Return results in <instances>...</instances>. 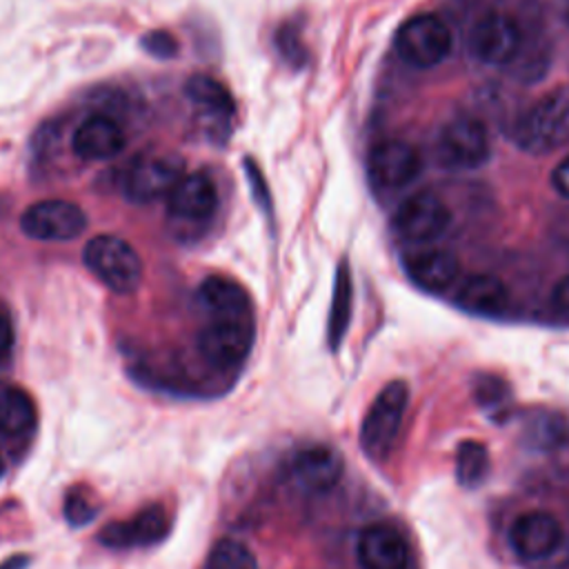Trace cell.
Segmentation results:
<instances>
[{"label":"cell","instance_id":"1","mask_svg":"<svg viewBox=\"0 0 569 569\" xmlns=\"http://www.w3.org/2000/svg\"><path fill=\"white\" fill-rule=\"evenodd\" d=\"M513 142L527 153H549L569 142V82L558 84L513 124Z\"/></svg>","mask_w":569,"mask_h":569},{"label":"cell","instance_id":"2","mask_svg":"<svg viewBox=\"0 0 569 569\" xmlns=\"http://www.w3.org/2000/svg\"><path fill=\"white\" fill-rule=\"evenodd\" d=\"M407 402L409 389L405 380H391L378 391V396L369 405L360 425V447L369 460L380 462L393 449Z\"/></svg>","mask_w":569,"mask_h":569},{"label":"cell","instance_id":"3","mask_svg":"<svg viewBox=\"0 0 569 569\" xmlns=\"http://www.w3.org/2000/svg\"><path fill=\"white\" fill-rule=\"evenodd\" d=\"M84 264L113 293H133L144 273L138 251L111 233L93 236L84 244Z\"/></svg>","mask_w":569,"mask_h":569},{"label":"cell","instance_id":"4","mask_svg":"<svg viewBox=\"0 0 569 569\" xmlns=\"http://www.w3.org/2000/svg\"><path fill=\"white\" fill-rule=\"evenodd\" d=\"M253 333V313H209L196 342L209 365L231 369L249 356Z\"/></svg>","mask_w":569,"mask_h":569},{"label":"cell","instance_id":"5","mask_svg":"<svg viewBox=\"0 0 569 569\" xmlns=\"http://www.w3.org/2000/svg\"><path fill=\"white\" fill-rule=\"evenodd\" d=\"M396 53L416 69H431L440 64L451 49L449 27L433 13L411 16L396 31Z\"/></svg>","mask_w":569,"mask_h":569},{"label":"cell","instance_id":"6","mask_svg":"<svg viewBox=\"0 0 569 569\" xmlns=\"http://www.w3.org/2000/svg\"><path fill=\"white\" fill-rule=\"evenodd\" d=\"M451 222L447 202L433 191H416L393 213L391 227L396 236L411 244H429L438 240Z\"/></svg>","mask_w":569,"mask_h":569},{"label":"cell","instance_id":"7","mask_svg":"<svg viewBox=\"0 0 569 569\" xmlns=\"http://www.w3.org/2000/svg\"><path fill=\"white\" fill-rule=\"evenodd\" d=\"M184 176V162L176 153H147L131 162L124 173L122 191L133 204H147L164 198Z\"/></svg>","mask_w":569,"mask_h":569},{"label":"cell","instance_id":"8","mask_svg":"<svg viewBox=\"0 0 569 569\" xmlns=\"http://www.w3.org/2000/svg\"><path fill=\"white\" fill-rule=\"evenodd\" d=\"M20 229L33 240L69 242L87 229V213L71 200H38L20 216Z\"/></svg>","mask_w":569,"mask_h":569},{"label":"cell","instance_id":"9","mask_svg":"<svg viewBox=\"0 0 569 569\" xmlns=\"http://www.w3.org/2000/svg\"><path fill=\"white\" fill-rule=\"evenodd\" d=\"M467 42L478 62L500 67L516 58L522 44V33L516 18L505 11H489L473 22Z\"/></svg>","mask_w":569,"mask_h":569},{"label":"cell","instance_id":"10","mask_svg":"<svg viewBox=\"0 0 569 569\" xmlns=\"http://www.w3.org/2000/svg\"><path fill=\"white\" fill-rule=\"evenodd\" d=\"M509 547L527 562L549 560L562 545L560 520L549 511H525L509 527Z\"/></svg>","mask_w":569,"mask_h":569},{"label":"cell","instance_id":"11","mask_svg":"<svg viewBox=\"0 0 569 569\" xmlns=\"http://www.w3.org/2000/svg\"><path fill=\"white\" fill-rule=\"evenodd\" d=\"M489 133L469 116L449 120L438 138V156L449 169H476L489 158Z\"/></svg>","mask_w":569,"mask_h":569},{"label":"cell","instance_id":"12","mask_svg":"<svg viewBox=\"0 0 569 569\" xmlns=\"http://www.w3.org/2000/svg\"><path fill=\"white\" fill-rule=\"evenodd\" d=\"M420 156L405 140H382L369 151L367 173L378 191H396L413 182L420 173Z\"/></svg>","mask_w":569,"mask_h":569},{"label":"cell","instance_id":"13","mask_svg":"<svg viewBox=\"0 0 569 569\" xmlns=\"http://www.w3.org/2000/svg\"><path fill=\"white\" fill-rule=\"evenodd\" d=\"M169 533V513L162 505H149L127 520H113L98 533L100 545L109 549H144L158 545Z\"/></svg>","mask_w":569,"mask_h":569},{"label":"cell","instance_id":"14","mask_svg":"<svg viewBox=\"0 0 569 569\" xmlns=\"http://www.w3.org/2000/svg\"><path fill=\"white\" fill-rule=\"evenodd\" d=\"M218 209V191L207 173H184L167 196V216L182 227L204 224Z\"/></svg>","mask_w":569,"mask_h":569},{"label":"cell","instance_id":"15","mask_svg":"<svg viewBox=\"0 0 569 569\" xmlns=\"http://www.w3.org/2000/svg\"><path fill=\"white\" fill-rule=\"evenodd\" d=\"M342 471L345 460L329 445L302 447L289 460L291 480L309 493H325L333 489L342 478Z\"/></svg>","mask_w":569,"mask_h":569},{"label":"cell","instance_id":"16","mask_svg":"<svg viewBox=\"0 0 569 569\" xmlns=\"http://www.w3.org/2000/svg\"><path fill=\"white\" fill-rule=\"evenodd\" d=\"M356 556L362 569H405L409 547L393 525L371 522L358 533Z\"/></svg>","mask_w":569,"mask_h":569},{"label":"cell","instance_id":"17","mask_svg":"<svg viewBox=\"0 0 569 569\" xmlns=\"http://www.w3.org/2000/svg\"><path fill=\"white\" fill-rule=\"evenodd\" d=\"M124 131L111 116H89L76 129L71 144L82 160H109L124 149Z\"/></svg>","mask_w":569,"mask_h":569},{"label":"cell","instance_id":"18","mask_svg":"<svg viewBox=\"0 0 569 569\" xmlns=\"http://www.w3.org/2000/svg\"><path fill=\"white\" fill-rule=\"evenodd\" d=\"M405 269L416 287L433 293L449 289L460 273L458 258L445 249L413 251L405 258Z\"/></svg>","mask_w":569,"mask_h":569},{"label":"cell","instance_id":"19","mask_svg":"<svg viewBox=\"0 0 569 569\" xmlns=\"http://www.w3.org/2000/svg\"><path fill=\"white\" fill-rule=\"evenodd\" d=\"M456 302L471 313L496 316L505 311L509 302V289L498 276L473 273L458 287Z\"/></svg>","mask_w":569,"mask_h":569},{"label":"cell","instance_id":"20","mask_svg":"<svg viewBox=\"0 0 569 569\" xmlns=\"http://www.w3.org/2000/svg\"><path fill=\"white\" fill-rule=\"evenodd\" d=\"M184 93L204 118L224 122V120H231L236 113V102L231 91L211 76L193 73L184 84Z\"/></svg>","mask_w":569,"mask_h":569},{"label":"cell","instance_id":"21","mask_svg":"<svg viewBox=\"0 0 569 569\" xmlns=\"http://www.w3.org/2000/svg\"><path fill=\"white\" fill-rule=\"evenodd\" d=\"M198 300L207 313H253L249 293L231 278L209 276L198 289Z\"/></svg>","mask_w":569,"mask_h":569},{"label":"cell","instance_id":"22","mask_svg":"<svg viewBox=\"0 0 569 569\" xmlns=\"http://www.w3.org/2000/svg\"><path fill=\"white\" fill-rule=\"evenodd\" d=\"M38 418L33 398L20 387H0V433L20 438L33 429Z\"/></svg>","mask_w":569,"mask_h":569},{"label":"cell","instance_id":"23","mask_svg":"<svg viewBox=\"0 0 569 569\" xmlns=\"http://www.w3.org/2000/svg\"><path fill=\"white\" fill-rule=\"evenodd\" d=\"M351 302H353V287H351V273L347 260H342L336 269V282H333V298H331V311H329V327H327V340L329 347L336 351L345 338V331L351 320Z\"/></svg>","mask_w":569,"mask_h":569},{"label":"cell","instance_id":"24","mask_svg":"<svg viewBox=\"0 0 569 569\" xmlns=\"http://www.w3.org/2000/svg\"><path fill=\"white\" fill-rule=\"evenodd\" d=\"M489 471V453L482 442L465 440L456 449V478L462 487H476Z\"/></svg>","mask_w":569,"mask_h":569},{"label":"cell","instance_id":"25","mask_svg":"<svg viewBox=\"0 0 569 569\" xmlns=\"http://www.w3.org/2000/svg\"><path fill=\"white\" fill-rule=\"evenodd\" d=\"M204 569H258V562L242 542L224 538L211 547Z\"/></svg>","mask_w":569,"mask_h":569},{"label":"cell","instance_id":"26","mask_svg":"<svg viewBox=\"0 0 569 569\" xmlns=\"http://www.w3.org/2000/svg\"><path fill=\"white\" fill-rule=\"evenodd\" d=\"M273 42H276V49H278L280 58H282L289 67L298 69V67L305 64V60H307V49H305V42H302V38H300L298 24H293V22L280 24L278 31L273 33Z\"/></svg>","mask_w":569,"mask_h":569},{"label":"cell","instance_id":"27","mask_svg":"<svg viewBox=\"0 0 569 569\" xmlns=\"http://www.w3.org/2000/svg\"><path fill=\"white\" fill-rule=\"evenodd\" d=\"M140 44L147 53H151L153 58H162V60L173 58L178 53V40L164 29H153V31L144 33Z\"/></svg>","mask_w":569,"mask_h":569},{"label":"cell","instance_id":"28","mask_svg":"<svg viewBox=\"0 0 569 569\" xmlns=\"http://www.w3.org/2000/svg\"><path fill=\"white\" fill-rule=\"evenodd\" d=\"M64 516L71 525H87L93 516H96V507L91 505V500L87 496L78 493H69L64 500Z\"/></svg>","mask_w":569,"mask_h":569},{"label":"cell","instance_id":"29","mask_svg":"<svg viewBox=\"0 0 569 569\" xmlns=\"http://www.w3.org/2000/svg\"><path fill=\"white\" fill-rule=\"evenodd\" d=\"M551 305H553V309H556L560 316L569 318V276H565V278H560V280L556 282L553 293H551Z\"/></svg>","mask_w":569,"mask_h":569},{"label":"cell","instance_id":"30","mask_svg":"<svg viewBox=\"0 0 569 569\" xmlns=\"http://www.w3.org/2000/svg\"><path fill=\"white\" fill-rule=\"evenodd\" d=\"M551 187L562 196V198H569V156L562 158L553 173H551Z\"/></svg>","mask_w":569,"mask_h":569},{"label":"cell","instance_id":"31","mask_svg":"<svg viewBox=\"0 0 569 569\" xmlns=\"http://www.w3.org/2000/svg\"><path fill=\"white\" fill-rule=\"evenodd\" d=\"M13 347V327H11V320L0 313V360L11 351Z\"/></svg>","mask_w":569,"mask_h":569},{"label":"cell","instance_id":"32","mask_svg":"<svg viewBox=\"0 0 569 569\" xmlns=\"http://www.w3.org/2000/svg\"><path fill=\"white\" fill-rule=\"evenodd\" d=\"M27 565H29L27 556H13V558L0 562V569H24Z\"/></svg>","mask_w":569,"mask_h":569},{"label":"cell","instance_id":"33","mask_svg":"<svg viewBox=\"0 0 569 569\" xmlns=\"http://www.w3.org/2000/svg\"><path fill=\"white\" fill-rule=\"evenodd\" d=\"M565 18H567V22H569V0H565Z\"/></svg>","mask_w":569,"mask_h":569},{"label":"cell","instance_id":"34","mask_svg":"<svg viewBox=\"0 0 569 569\" xmlns=\"http://www.w3.org/2000/svg\"><path fill=\"white\" fill-rule=\"evenodd\" d=\"M2 467H4V465H2V458H0V473H2Z\"/></svg>","mask_w":569,"mask_h":569}]
</instances>
